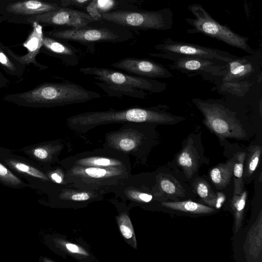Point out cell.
<instances>
[{"label": "cell", "instance_id": "cell-1", "mask_svg": "<svg viewBox=\"0 0 262 262\" xmlns=\"http://www.w3.org/2000/svg\"><path fill=\"white\" fill-rule=\"evenodd\" d=\"M168 106L158 105L150 107H134L122 110L89 111L70 116L67 125L79 134L86 132L99 126L129 122L150 123L159 125H176L186 118L167 111Z\"/></svg>", "mask_w": 262, "mask_h": 262}, {"label": "cell", "instance_id": "cell-2", "mask_svg": "<svg viewBox=\"0 0 262 262\" xmlns=\"http://www.w3.org/2000/svg\"><path fill=\"white\" fill-rule=\"evenodd\" d=\"M80 73L91 76L95 83L110 97L145 99L146 92L158 93L166 89L165 83L155 79L139 77L125 72L100 67H83Z\"/></svg>", "mask_w": 262, "mask_h": 262}, {"label": "cell", "instance_id": "cell-3", "mask_svg": "<svg viewBox=\"0 0 262 262\" xmlns=\"http://www.w3.org/2000/svg\"><path fill=\"white\" fill-rule=\"evenodd\" d=\"M30 104L42 106H60L88 102L101 95L71 82L46 83L19 96Z\"/></svg>", "mask_w": 262, "mask_h": 262}, {"label": "cell", "instance_id": "cell-4", "mask_svg": "<svg viewBox=\"0 0 262 262\" xmlns=\"http://www.w3.org/2000/svg\"><path fill=\"white\" fill-rule=\"evenodd\" d=\"M157 125L129 122L105 135L104 147L121 152L147 154L159 141Z\"/></svg>", "mask_w": 262, "mask_h": 262}, {"label": "cell", "instance_id": "cell-5", "mask_svg": "<svg viewBox=\"0 0 262 262\" xmlns=\"http://www.w3.org/2000/svg\"><path fill=\"white\" fill-rule=\"evenodd\" d=\"M206 126L223 142L227 138L246 140L248 136L236 113L215 100L192 99Z\"/></svg>", "mask_w": 262, "mask_h": 262}, {"label": "cell", "instance_id": "cell-6", "mask_svg": "<svg viewBox=\"0 0 262 262\" xmlns=\"http://www.w3.org/2000/svg\"><path fill=\"white\" fill-rule=\"evenodd\" d=\"M260 69L257 52L242 57L236 56L226 63L219 89L232 95L244 96L255 81L261 79Z\"/></svg>", "mask_w": 262, "mask_h": 262}, {"label": "cell", "instance_id": "cell-7", "mask_svg": "<svg viewBox=\"0 0 262 262\" xmlns=\"http://www.w3.org/2000/svg\"><path fill=\"white\" fill-rule=\"evenodd\" d=\"M188 9L194 16V18H185L186 21L193 27L188 30L189 33H202L249 54L254 53L248 43V37L240 35L229 27L216 21L201 5H190Z\"/></svg>", "mask_w": 262, "mask_h": 262}, {"label": "cell", "instance_id": "cell-8", "mask_svg": "<svg viewBox=\"0 0 262 262\" xmlns=\"http://www.w3.org/2000/svg\"><path fill=\"white\" fill-rule=\"evenodd\" d=\"M101 18L123 26L160 30L171 29L173 23L172 12L167 8L156 11L105 12Z\"/></svg>", "mask_w": 262, "mask_h": 262}, {"label": "cell", "instance_id": "cell-9", "mask_svg": "<svg viewBox=\"0 0 262 262\" xmlns=\"http://www.w3.org/2000/svg\"><path fill=\"white\" fill-rule=\"evenodd\" d=\"M149 56L168 59L170 69L187 75H201L204 76L221 77L226 71V62L217 59L181 56L169 53L149 54Z\"/></svg>", "mask_w": 262, "mask_h": 262}, {"label": "cell", "instance_id": "cell-10", "mask_svg": "<svg viewBox=\"0 0 262 262\" xmlns=\"http://www.w3.org/2000/svg\"><path fill=\"white\" fill-rule=\"evenodd\" d=\"M206 160L201 134L195 132L183 140L181 148L174 158L176 167L188 181L196 175Z\"/></svg>", "mask_w": 262, "mask_h": 262}, {"label": "cell", "instance_id": "cell-11", "mask_svg": "<svg viewBox=\"0 0 262 262\" xmlns=\"http://www.w3.org/2000/svg\"><path fill=\"white\" fill-rule=\"evenodd\" d=\"M161 52L169 53L181 56L220 60L228 62L236 56L219 49L198 45L175 41L170 38L164 39L155 46Z\"/></svg>", "mask_w": 262, "mask_h": 262}, {"label": "cell", "instance_id": "cell-12", "mask_svg": "<svg viewBox=\"0 0 262 262\" xmlns=\"http://www.w3.org/2000/svg\"><path fill=\"white\" fill-rule=\"evenodd\" d=\"M58 8L57 4L45 0H14L7 3L2 15L9 23L26 24L28 18Z\"/></svg>", "mask_w": 262, "mask_h": 262}, {"label": "cell", "instance_id": "cell-13", "mask_svg": "<svg viewBox=\"0 0 262 262\" xmlns=\"http://www.w3.org/2000/svg\"><path fill=\"white\" fill-rule=\"evenodd\" d=\"M95 21L89 14L64 8L58 9L30 17L26 25L35 21L42 26H68L75 28H84Z\"/></svg>", "mask_w": 262, "mask_h": 262}, {"label": "cell", "instance_id": "cell-14", "mask_svg": "<svg viewBox=\"0 0 262 262\" xmlns=\"http://www.w3.org/2000/svg\"><path fill=\"white\" fill-rule=\"evenodd\" d=\"M127 73L149 78H169L172 73L163 65L149 59L125 58L110 66Z\"/></svg>", "mask_w": 262, "mask_h": 262}, {"label": "cell", "instance_id": "cell-15", "mask_svg": "<svg viewBox=\"0 0 262 262\" xmlns=\"http://www.w3.org/2000/svg\"><path fill=\"white\" fill-rule=\"evenodd\" d=\"M48 36L61 39L72 40L84 43L97 41H115L119 36L105 29L76 28L65 30H53L43 33Z\"/></svg>", "mask_w": 262, "mask_h": 262}, {"label": "cell", "instance_id": "cell-16", "mask_svg": "<svg viewBox=\"0 0 262 262\" xmlns=\"http://www.w3.org/2000/svg\"><path fill=\"white\" fill-rule=\"evenodd\" d=\"M247 261H261L262 253V213L261 210L254 223L247 232L244 245Z\"/></svg>", "mask_w": 262, "mask_h": 262}, {"label": "cell", "instance_id": "cell-17", "mask_svg": "<svg viewBox=\"0 0 262 262\" xmlns=\"http://www.w3.org/2000/svg\"><path fill=\"white\" fill-rule=\"evenodd\" d=\"M30 25L32 26V30L23 43V46L28 51L26 55L22 56H16L11 50L6 47L7 52L11 57L23 63L34 62L36 56L42 47V26L35 21L32 22Z\"/></svg>", "mask_w": 262, "mask_h": 262}, {"label": "cell", "instance_id": "cell-18", "mask_svg": "<svg viewBox=\"0 0 262 262\" xmlns=\"http://www.w3.org/2000/svg\"><path fill=\"white\" fill-rule=\"evenodd\" d=\"M42 47L49 52L59 56L66 66L75 67L79 63V59L77 51L74 49L44 34Z\"/></svg>", "mask_w": 262, "mask_h": 262}, {"label": "cell", "instance_id": "cell-19", "mask_svg": "<svg viewBox=\"0 0 262 262\" xmlns=\"http://www.w3.org/2000/svg\"><path fill=\"white\" fill-rule=\"evenodd\" d=\"M234 156L225 163H221L211 169L209 177L211 182L218 190L226 187L233 176Z\"/></svg>", "mask_w": 262, "mask_h": 262}, {"label": "cell", "instance_id": "cell-20", "mask_svg": "<svg viewBox=\"0 0 262 262\" xmlns=\"http://www.w3.org/2000/svg\"><path fill=\"white\" fill-rule=\"evenodd\" d=\"M161 206L172 210L195 214H206L215 212L213 207L191 200L163 201Z\"/></svg>", "mask_w": 262, "mask_h": 262}, {"label": "cell", "instance_id": "cell-21", "mask_svg": "<svg viewBox=\"0 0 262 262\" xmlns=\"http://www.w3.org/2000/svg\"><path fill=\"white\" fill-rule=\"evenodd\" d=\"M159 187L163 193L173 201L186 196V191L183 185L173 176L166 172L162 174L159 180Z\"/></svg>", "mask_w": 262, "mask_h": 262}, {"label": "cell", "instance_id": "cell-22", "mask_svg": "<svg viewBox=\"0 0 262 262\" xmlns=\"http://www.w3.org/2000/svg\"><path fill=\"white\" fill-rule=\"evenodd\" d=\"M234 163L233 169L234 179L233 194H240L244 189V166L246 156V151L242 150L234 154Z\"/></svg>", "mask_w": 262, "mask_h": 262}, {"label": "cell", "instance_id": "cell-23", "mask_svg": "<svg viewBox=\"0 0 262 262\" xmlns=\"http://www.w3.org/2000/svg\"><path fill=\"white\" fill-rule=\"evenodd\" d=\"M62 147L59 141H55L45 145L34 147L27 151L28 154L33 159L38 161L49 160Z\"/></svg>", "mask_w": 262, "mask_h": 262}, {"label": "cell", "instance_id": "cell-24", "mask_svg": "<svg viewBox=\"0 0 262 262\" xmlns=\"http://www.w3.org/2000/svg\"><path fill=\"white\" fill-rule=\"evenodd\" d=\"M261 150L262 148L260 145L253 144L250 146L246 151L243 174L245 179L250 178L255 172L259 163Z\"/></svg>", "mask_w": 262, "mask_h": 262}, {"label": "cell", "instance_id": "cell-25", "mask_svg": "<svg viewBox=\"0 0 262 262\" xmlns=\"http://www.w3.org/2000/svg\"><path fill=\"white\" fill-rule=\"evenodd\" d=\"M193 180L192 185L196 194L206 205L214 208L216 195L209 183L201 178Z\"/></svg>", "mask_w": 262, "mask_h": 262}, {"label": "cell", "instance_id": "cell-26", "mask_svg": "<svg viewBox=\"0 0 262 262\" xmlns=\"http://www.w3.org/2000/svg\"><path fill=\"white\" fill-rule=\"evenodd\" d=\"M247 197V192L246 190H243L240 194H233L231 200V207L233 212L235 234L242 225Z\"/></svg>", "mask_w": 262, "mask_h": 262}, {"label": "cell", "instance_id": "cell-27", "mask_svg": "<svg viewBox=\"0 0 262 262\" xmlns=\"http://www.w3.org/2000/svg\"><path fill=\"white\" fill-rule=\"evenodd\" d=\"M6 165L12 169L42 180H48L47 177L35 166L21 160L9 159L5 160Z\"/></svg>", "mask_w": 262, "mask_h": 262}, {"label": "cell", "instance_id": "cell-28", "mask_svg": "<svg viewBox=\"0 0 262 262\" xmlns=\"http://www.w3.org/2000/svg\"><path fill=\"white\" fill-rule=\"evenodd\" d=\"M0 183L11 187H20L25 184L8 168L0 163Z\"/></svg>", "mask_w": 262, "mask_h": 262}, {"label": "cell", "instance_id": "cell-29", "mask_svg": "<svg viewBox=\"0 0 262 262\" xmlns=\"http://www.w3.org/2000/svg\"><path fill=\"white\" fill-rule=\"evenodd\" d=\"M124 217L123 220H120L119 222L120 231L124 238L131 239L136 243L134 232L130 220L127 216Z\"/></svg>", "mask_w": 262, "mask_h": 262}, {"label": "cell", "instance_id": "cell-30", "mask_svg": "<svg viewBox=\"0 0 262 262\" xmlns=\"http://www.w3.org/2000/svg\"><path fill=\"white\" fill-rule=\"evenodd\" d=\"M86 9L89 14L95 20L101 18V13L99 10L97 0H92Z\"/></svg>", "mask_w": 262, "mask_h": 262}, {"label": "cell", "instance_id": "cell-31", "mask_svg": "<svg viewBox=\"0 0 262 262\" xmlns=\"http://www.w3.org/2000/svg\"><path fill=\"white\" fill-rule=\"evenodd\" d=\"M105 169L99 167H90L85 169V172L88 176L96 178L103 177L106 174Z\"/></svg>", "mask_w": 262, "mask_h": 262}, {"label": "cell", "instance_id": "cell-32", "mask_svg": "<svg viewBox=\"0 0 262 262\" xmlns=\"http://www.w3.org/2000/svg\"><path fill=\"white\" fill-rule=\"evenodd\" d=\"M4 46L0 42V63L5 67L12 69L13 65L4 52Z\"/></svg>", "mask_w": 262, "mask_h": 262}, {"label": "cell", "instance_id": "cell-33", "mask_svg": "<svg viewBox=\"0 0 262 262\" xmlns=\"http://www.w3.org/2000/svg\"><path fill=\"white\" fill-rule=\"evenodd\" d=\"M216 196L214 208L216 209H219L222 207L223 203L226 201V196L222 192H217L216 193Z\"/></svg>", "mask_w": 262, "mask_h": 262}, {"label": "cell", "instance_id": "cell-34", "mask_svg": "<svg viewBox=\"0 0 262 262\" xmlns=\"http://www.w3.org/2000/svg\"><path fill=\"white\" fill-rule=\"evenodd\" d=\"M92 0H61V4L63 6L70 5H80L88 3Z\"/></svg>", "mask_w": 262, "mask_h": 262}, {"label": "cell", "instance_id": "cell-35", "mask_svg": "<svg viewBox=\"0 0 262 262\" xmlns=\"http://www.w3.org/2000/svg\"><path fill=\"white\" fill-rule=\"evenodd\" d=\"M90 198L89 195L86 192H79L72 195L71 199L74 201H85Z\"/></svg>", "mask_w": 262, "mask_h": 262}, {"label": "cell", "instance_id": "cell-36", "mask_svg": "<svg viewBox=\"0 0 262 262\" xmlns=\"http://www.w3.org/2000/svg\"><path fill=\"white\" fill-rule=\"evenodd\" d=\"M66 247L67 249L71 252L83 253V252L81 251L80 248L75 244L68 243L66 245Z\"/></svg>", "mask_w": 262, "mask_h": 262}, {"label": "cell", "instance_id": "cell-37", "mask_svg": "<svg viewBox=\"0 0 262 262\" xmlns=\"http://www.w3.org/2000/svg\"><path fill=\"white\" fill-rule=\"evenodd\" d=\"M139 198L145 202H149L152 199V196L146 193H141L138 195Z\"/></svg>", "mask_w": 262, "mask_h": 262}, {"label": "cell", "instance_id": "cell-38", "mask_svg": "<svg viewBox=\"0 0 262 262\" xmlns=\"http://www.w3.org/2000/svg\"><path fill=\"white\" fill-rule=\"evenodd\" d=\"M51 177L57 183H60L62 181L61 177L56 172L52 173Z\"/></svg>", "mask_w": 262, "mask_h": 262}, {"label": "cell", "instance_id": "cell-39", "mask_svg": "<svg viewBox=\"0 0 262 262\" xmlns=\"http://www.w3.org/2000/svg\"><path fill=\"white\" fill-rule=\"evenodd\" d=\"M9 1L10 0H0V15H2L5 7Z\"/></svg>", "mask_w": 262, "mask_h": 262}, {"label": "cell", "instance_id": "cell-40", "mask_svg": "<svg viewBox=\"0 0 262 262\" xmlns=\"http://www.w3.org/2000/svg\"><path fill=\"white\" fill-rule=\"evenodd\" d=\"M4 21H6L5 17H4L3 15H0V25Z\"/></svg>", "mask_w": 262, "mask_h": 262}, {"label": "cell", "instance_id": "cell-41", "mask_svg": "<svg viewBox=\"0 0 262 262\" xmlns=\"http://www.w3.org/2000/svg\"><path fill=\"white\" fill-rule=\"evenodd\" d=\"M14 1V0H10V1Z\"/></svg>", "mask_w": 262, "mask_h": 262}, {"label": "cell", "instance_id": "cell-42", "mask_svg": "<svg viewBox=\"0 0 262 262\" xmlns=\"http://www.w3.org/2000/svg\"><path fill=\"white\" fill-rule=\"evenodd\" d=\"M1 26V25H0Z\"/></svg>", "mask_w": 262, "mask_h": 262}, {"label": "cell", "instance_id": "cell-43", "mask_svg": "<svg viewBox=\"0 0 262 262\" xmlns=\"http://www.w3.org/2000/svg\"><path fill=\"white\" fill-rule=\"evenodd\" d=\"M46 1V0H45Z\"/></svg>", "mask_w": 262, "mask_h": 262}]
</instances>
